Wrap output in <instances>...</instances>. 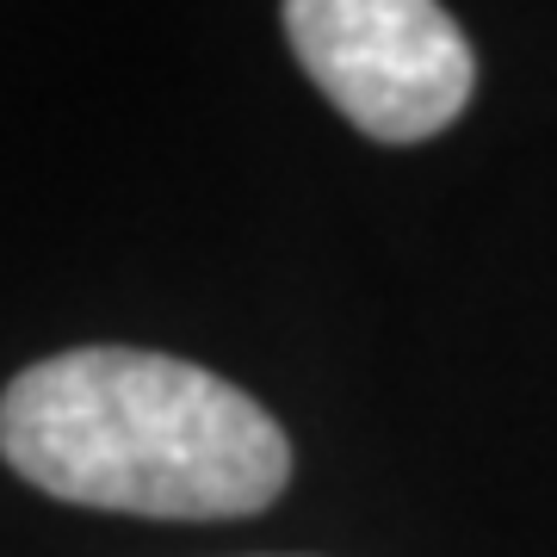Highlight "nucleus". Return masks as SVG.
Returning a JSON list of instances; mask_svg holds the SVG:
<instances>
[{"mask_svg":"<svg viewBox=\"0 0 557 557\" xmlns=\"http://www.w3.org/2000/svg\"><path fill=\"white\" fill-rule=\"evenodd\" d=\"M0 458L44 496L137 520H242L292 478V440L242 384L149 347L25 366L0 397Z\"/></svg>","mask_w":557,"mask_h":557,"instance_id":"1","label":"nucleus"},{"mask_svg":"<svg viewBox=\"0 0 557 557\" xmlns=\"http://www.w3.org/2000/svg\"><path fill=\"white\" fill-rule=\"evenodd\" d=\"M285 38L322 94L379 143H421L471 106L478 57L434 0H292Z\"/></svg>","mask_w":557,"mask_h":557,"instance_id":"2","label":"nucleus"}]
</instances>
